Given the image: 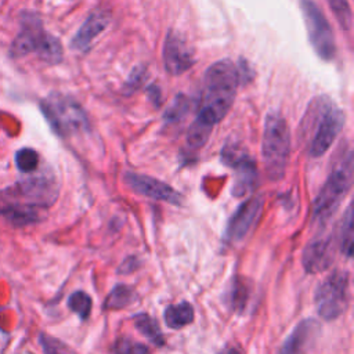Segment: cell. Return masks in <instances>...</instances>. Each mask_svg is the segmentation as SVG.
Segmentation results:
<instances>
[{
  "label": "cell",
  "instance_id": "30",
  "mask_svg": "<svg viewBox=\"0 0 354 354\" xmlns=\"http://www.w3.org/2000/svg\"><path fill=\"white\" fill-rule=\"evenodd\" d=\"M146 75H147V74H146V68H143V67L136 68V69L132 72V75H131V78L128 79V82H126V87L129 89V91L137 90V89L140 87V85L144 83Z\"/></svg>",
  "mask_w": 354,
  "mask_h": 354
},
{
  "label": "cell",
  "instance_id": "22",
  "mask_svg": "<svg viewBox=\"0 0 354 354\" xmlns=\"http://www.w3.org/2000/svg\"><path fill=\"white\" fill-rule=\"evenodd\" d=\"M67 305L72 313H75L82 321H86L91 314L93 299L85 291H76L69 295Z\"/></svg>",
  "mask_w": 354,
  "mask_h": 354
},
{
  "label": "cell",
  "instance_id": "24",
  "mask_svg": "<svg viewBox=\"0 0 354 354\" xmlns=\"http://www.w3.org/2000/svg\"><path fill=\"white\" fill-rule=\"evenodd\" d=\"M340 28L349 31L353 24V14L349 0H327Z\"/></svg>",
  "mask_w": 354,
  "mask_h": 354
},
{
  "label": "cell",
  "instance_id": "26",
  "mask_svg": "<svg viewBox=\"0 0 354 354\" xmlns=\"http://www.w3.org/2000/svg\"><path fill=\"white\" fill-rule=\"evenodd\" d=\"M39 344L43 350V354H78L65 342L45 332L39 335Z\"/></svg>",
  "mask_w": 354,
  "mask_h": 354
},
{
  "label": "cell",
  "instance_id": "11",
  "mask_svg": "<svg viewBox=\"0 0 354 354\" xmlns=\"http://www.w3.org/2000/svg\"><path fill=\"white\" fill-rule=\"evenodd\" d=\"M244 80V67L232 60H219L212 64L203 76V89L237 93L240 83Z\"/></svg>",
  "mask_w": 354,
  "mask_h": 354
},
{
  "label": "cell",
  "instance_id": "25",
  "mask_svg": "<svg viewBox=\"0 0 354 354\" xmlns=\"http://www.w3.org/2000/svg\"><path fill=\"white\" fill-rule=\"evenodd\" d=\"M212 131L210 128L194 121L188 129V133H187V144L190 148L192 150H201L209 140L210 135H212Z\"/></svg>",
  "mask_w": 354,
  "mask_h": 354
},
{
  "label": "cell",
  "instance_id": "19",
  "mask_svg": "<svg viewBox=\"0 0 354 354\" xmlns=\"http://www.w3.org/2000/svg\"><path fill=\"white\" fill-rule=\"evenodd\" d=\"M133 325L135 328L146 336L154 346L162 347L165 344V336L164 332L155 318L146 313H140L133 317Z\"/></svg>",
  "mask_w": 354,
  "mask_h": 354
},
{
  "label": "cell",
  "instance_id": "17",
  "mask_svg": "<svg viewBox=\"0 0 354 354\" xmlns=\"http://www.w3.org/2000/svg\"><path fill=\"white\" fill-rule=\"evenodd\" d=\"M195 311L191 303L188 302H180L176 305H169L164 311V320L169 329L179 331L184 327L194 322Z\"/></svg>",
  "mask_w": 354,
  "mask_h": 354
},
{
  "label": "cell",
  "instance_id": "14",
  "mask_svg": "<svg viewBox=\"0 0 354 354\" xmlns=\"http://www.w3.org/2000/svg\"><path fill=\"white\" fill-rule=\"evenodd\" d=\"M111 21V16L105 10L93 12L86 21L80 25L78 32L71 41V49L76 52H87L96 39L107 30Z\"/></svg>",
  "mask_w": 354,
  "mask_h": 354
},
{
  "label": "cell",
  "instance_id": "2",
  "mask_svg": "<svg viewBox=\"0 0 354 354\" xmlns=\"http://www.w3.org/2000/svg\"><path fill=\"white\" fill-rule=\"evenodd\" d=\"M353 172V153L347 150L331 170L314 201L313 221L316 224L322 227L336 213L351 188Z\"/></svg>",
  "mask_w": 354,
  "mask_h": 354
},
{
  "label": "cell",
  "instance_id": "10",
  "mask_svg": "<svg viewBox=\"0 0 354 354\" xmlns=\"http://www.w3.org/2000/svg\"><path fill=\"white\" fill-rule=\"evenodd\" d=\"M197 63L195 53L179 32L169 31L164 45V67L173 75L179 76L187 72Z\"/></svg>",
  "mask_w": 354,
  "mask_h": 354
},
{
  "label": "cell",
  "instance_id": "23",
  "mask_svg": "<svg viewBox=\"0 0 354 354\" xmlns=\"http://www.w3.org/2000/svg\"><path fill=\"white\" fill-rule=\"evenodd\" d=\"M190 109V100L186 94H177L164 112V121L166 124H177L187 115Z\"/></svg>",
  "mask_w": 354,
  "mask_h": 354
},
{
  "label": "cell",
  "instance_id": "8",
  "mask_svg": "<svg viewBox=\"0 0 354 354\" xmlns=\"http://www.w3.org/2000/svg\"><path fill=\"white\" fill-rule=\"evenodd\" d=\"M263 205L265 199L262 195H254L244 201L228 220L224 240L228 244L243 243L258 223L263 212Z\"/></svg>",
  "mask_w": 354,
  "mask_h": 354
},
{
  "label": "cell",
  "instance_id": "1",
  "mask_svg": "<svg viewBox=\"0 0 354 354\" xmlns=\"http://www.w3.org/2000/svg\"><path fill=\"white\" fill-rule=\"evenodd\" d=\"M344 112L328 97H318L305 115L303 131L311 137L309 140V155L320 158L332 147L344 126Z\"/></svg>",
  "mask_w": 354,
  "mask_h": 354
},
{
  "label": "cell",
  "instance_id": "6",
  "mask_svg": "<svg viewBox=\"0 0 354 354\" xmlns=\"http://www.w3.org/2000/svg\"><path fill=\"white\" fill-rule=\"evenodd\" d=\"M309 42L317 56L324 61H331L336 54V42L333 30L314 0H300Z\"/></svg>",
  "mask_w": 354,
  "mask_h": 354
},
{
  "label": "cell",
  "instance_id": "13",
  "mask_svg": "<svg viewBox=\"0 0 354 354\" xmlns=\"http://www.w3.org/2000/svg\"><path fill=\"white\" fill-rule=\"evenodd\" d=\"M321 333V324L314 318L300 321L280 349V354H307Z\"/></svg>",
  "mask_w": 354,
  "mask_h": 354
},
{
  "label": "cell",
  "instance_id": "3",
  "mask_svg": "<svg viewBox=\"0 0 354 354\" xmlns=\"http://www.w3.org/2000/svg\"><path fill=\"white\" fill-rule=\"evenodd\" d=\"M291 155V132L285 118L278 112L266 116L262 158L267 177L272 181H280L285 177Z\"/></svg>",
  "mask_w": 354,
  "mask_h": 354
},
{
  "label": "cell",
  "instance_id": "4",
  "mask_svg": "<svg viewBox=\"0 0 354 354\" xmlns=\"http://www.w3.org/2000/svg\"><path fill=\"white\" fill-rule=\"evenodd\" d=\"M50 128L60 137H71L87 131L89 121L83 108L69 96L52 93L41 102Z\"/></svg>",
  "mask_w": 354,
  "mask_h": 354
},
{
  "label": "cell",
  "instance_id": "7",
  "mask_svg": "<svg viewBox=\"0 0 354 354\" xmlns=\"http://www.w3.org/2000/svg\"><path fill=\"white\" fill-rule=\"evenodd\" d=\"M223 162L235 170L234 186L231 192L234 197L241 198L251 194L258 183V170L255 159L239 144L231 143L221 151Z\"/></svg>",
  "mask_w": 354,
  "mask_h": 354
},
{
  "label": "cell",
  "instance_id": "28",
  "mask_svg": "<svg viewBox=\"0 0 354 354\" xmlns=\"http://www.w3.org/2000/svg\"><path fill=\"white\" fill-rule=\"evenodd\" d=\"M16 166L24 173L35 172L39 166V154L34 148H21L16 154Z\"/></svg>",
  "mask_w": 354,
  "mask_h": 354
},
{
  "label": "cell",
  "instance_id": "15",
  "mask_svg": "<svg viewBox=\"0 0 354 354\" xmlns=\"http://www.w3.org/2000/svg\"><path fill=\"white\" fill-rule=\"evenodd\" d=\"M45 32L36 19H28L25 27L10 46V56L13 58H23L31 53H36Z\"/></svg>",
  "mask_w": 354,
  "mask_h": 354
},
{
  "label": "cell",
  "instance_id": "20",
  "mask_svg": "<svg viewBox=\"0 0 354 354\" xmlns=\"http://www.w3.org/2000/svg\"><path fill=\"white\" fill-rule=\"evenodd\" d=\"M43 63L50 64V65H56L60 64L63 61L64 57V50H63V45L61 42L53 36L49 32H45L41 45L35 53Z\"/></svg>",
  "mask_w": 354,
  "mask_h": 354
},
{
  "label": "cell",
  "instance_id": "18",
  "mask_svg": "<svg viewBox=\"0 0 354 354\" xmlns=\"http://www.w3.org/2000/svg\"><path fill=\"white\" fill-rule=\"evenodd\" d=\"M137 298L133 287L126 284H116L104 300L105 310H122L129 307Z\"/></svg>",
  "mask_w": 354,
  "mask_h": 354
},
{
  "label": "cell",
  "instance_id": "5",
  "mask_svg": "<svg viewBox=\"0 0 354 354\" xmlns=\"http://www.w3.org/2000/svg\"><path fill=\"white\" fill-rule=\"evenodd\" d=\"M314 303L318 316L325 321L338 320L350 305V274L333 270L316 289Z\"/></svg>",
  "mask_w": 354,
  "mask_h": 354
},
{
  "label": "cell",
  "instance_id": "31",
  "mask_svg": "<svg viewBox=\"0 0 354 354\" xmlns=\"http://www.w3.org/2000/svg\"><path fill=\"white\" fill-rule=\"evenodd\" d=\"M219 354H241L237 349L235 347H227V349H224L223 351H220Z\"/></svg>",
  "mask_w": 354,
  "mask_h": 354
},
{
  "label": "cell",
  "instance_id": "29",
  "mask_svg": "<svg viewBox=\"0 0 354 354\" xmlns=\"http://www.w3.org/2000/svg\"><path fill=\"white\" fill-rule=\"evenodd\" d=\"M142 265H143V262H142V259L140 258H137V256H128L122 263H121V266L118 267V274H124V276H126V274H132V273H135V272H137L140 267H142Z\"/></svg>",
  "mask_w": 354,
  "mask_h": 354
},
{
  "label": "cell",
  "instance_id": "9",
  "mask_svg": "<svg viewBox=\"0 0 354 354\" xmlns=\"http://www.w3.org/2000/svg\"><path fill=\"white\" fill-rule=\"evenodd\" d=\"M124 181L132 191L146 198L168 202L175 206H181L184 202V198L179 191L155 177L136 172H128L124 175Z\"/></svg>",
  "mask_w": 354,
  "mask_h": 354
},
{
  "label": "cell",
  "instance_id": "16",
  "mask_svg": "<svg viewBox=\"0 0 354 354\" xmlns=\"http://www.w3.org/2000/svg\"><path fill=\"white\" fill-rule=\"evenodd\" d=\"M252 296H254L252 281L241 276H235L231 278L230 287L224 296V302L232 313L243 316L248 310L252 302Z\"/></svg>",
  "mask_w": 354,
  "mask_h": 354
},
{
  "label": "cell",
  "instance_id": "27",
  "mask_svg": "<svg viewBox=\"0 0 354 354\" xmlns=\"http://www.w3.org/2000/svg\"><path fill=\"white\" fill-rule=\"evenodd\" d=\"M112 351L113 354H151L146 344L132 339L131 336H121L116 339L112 346Z\"/></svg>",
  "mask_w": 354,
  "mask_h": 354
},
{
  "label": "cell",
  "instance_id": "12",
  "mask_svg": "<svg viewBox=\"0 0 354 354\" xmlns=\"http://www.w3.org/2000/svg\"><path fill=\"white\" fill-rule=\"evenodd\" d=\"M335 261V244L331 235H318L311 240L302 256V265L307 274H318L328 270Z\"/></svg>",
  "mask_w": 354,
  "mask_h": 354
},
{
  "label": "cell",
  "instance_id": "21",
  "mask_svg": "<svg viewBox=\"0 0 354 354\" xmlns=\"http://www.w3.org/2000/svg\"><path fill=\"white\" fill-rule=\"evenodd\" d=\"M353 244H354V231H353V206L349 205L346 213L342 219L339 232H338V247L339 251L350 259L353 256Z\"/></svg>",
  "mask_w": 354,
  "mask_h": 354
}]
</instances>
